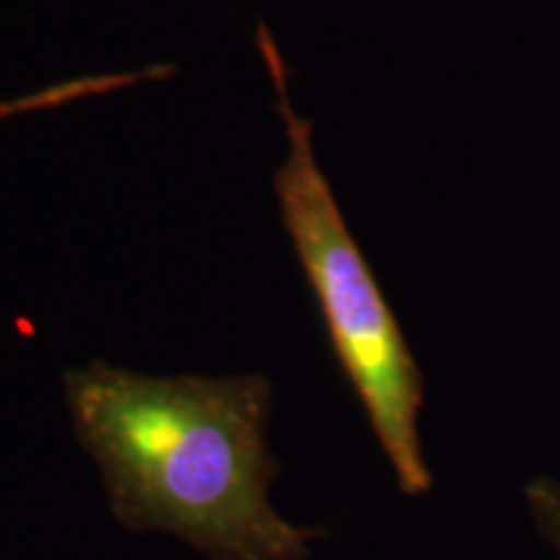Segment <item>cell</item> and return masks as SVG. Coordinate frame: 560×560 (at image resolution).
Wrapping results in <instances>:
<instances>
[{
  "label": "cell",
  "mask_w": 560,
  "mask_h": 560,
  "mask_svg": "<svg viewBox=\"0 0 560 560\" xmlns=\"http://www.w3.org/2000/svg\"><path fill=\"white\" fill-rule=\"evenodd\" d=\"M66 402L115 520L166 532L208 560H306L322 527L272 509L265 376H145L91 361L66 371Z\"/></svg>",
  "instance_id": "obj_1"
},
{
  "label": "cell",
  "mask_w": 560,
  "mask_h": 560,
  "mask_svg": "<svg viewBox=\"0 0 560 560\" xmlns=\"http://www.w3.org/2000/svg\"><path fill=\"white\" fill-rule=\"evenodd\" d=\"M257 47L289 136V156L276 172L280 221L310 280L335 359L366 412L397 486L408 499H420L433 486L418 431L425 400L423 371L319 170L312 122L293 109L289 68L265 24H257Z\"/></svg>",
  "instance_id": "obj_2"
},
{
  "label": "cell",
  "mask_w": 560,
  "mask_h": 560,
  "mask_svg": "<svg viewBox=\"0 0 560 560\" xmlns=\"http://www.w3.org/2000/svg\"><path fill=\"white\" fill-rule=\"evenodd\" d=\"M524 499H527L537 529L560 552V482L535 478L524 486Z\"/></svg>",
  "instance_id": "obj_3"
}]
</instances>
